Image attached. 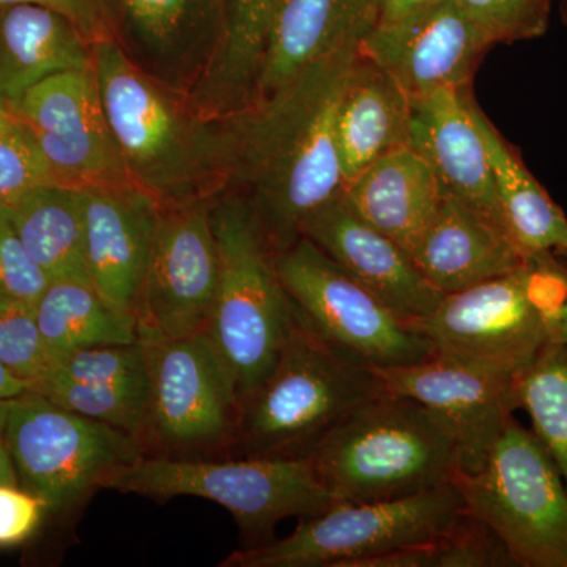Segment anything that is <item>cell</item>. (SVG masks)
Here are the masks:
<instances>
[{
    "instance_id": "25",
    "label": "cell",
    "mask_w": 567,
    "mask_h": 567,
    "mask_svg": "<svg viewBox=\"0 0 567 567\" xmlns=\"http://www.w3.org/2000/svg\"><path fill=\"white\" fill-rule=\"evenodd\" d=\"M279 3L281 0H226L218 47L188 95L204 117L224 121L251 106L265 40Z\"/></svg>"
},
{
    "instance_id": "27",
    "label": "cell",
    "mask_w": 567,
    "mask_h": 567,
    "mask_svg": "<svg viewBox=\"0 0 567 567\" xmlns=\"http://www.w3.org/2000/svg\"><path fill=\"white\" fill-rule=\"evenodd\" d=\"M33 311L47 368L85 347L140 341L136 315L104 300L87 281L52 279Z\"/></svg>"
},
{
    "instance_id": "12",
    "label": "cell",
    "mask_w": 567,
    "mask_h": 567,
    "mask_svg": "<svg viewBox=\"0 0 567 567\" xmlns=\"http://www.w3.org/2000/svg\"><path fill=\"white\" fill-rule=\"evenodd\" d=\"M293 308L317 334L374 369L420 363L434 346L308 238L275 254Z\"/></svg>"
},
{
    "instance_id": "3",
    "label": "cell",
    "mask_w": 567,
    "mask_h": 567,
    "mask_svg": "<svg viewBox=\"0 0 567 567\" xmlns=\"http://www.w3.org/2000/svg\"><path fill=\"white\" fill-rule=\"evenodd\" d=\"M386 395L375 369L295 322L270 374L240 401L235 457L311 456L324 436L365 402Z\"/></svg>"
},
{
    "instance_id": "24",
    "label": "cell",
    "mask_w": 567,
    "mask_h": 567,
    "mask_svg": "<svg viewBox=\"0 0 567 567\" xmlns=\"http://www.w3.org/2000/svg\"><path fill=\"white\" fill-rule=\"evenodd\" d=\"M347 204L412 256L445 199L427 162L410 145L395 148L347 183Z\"/></svg>"
},
{
    "instance_id": "1",
    "label": "cell",
    "mask_w": 567,
    "mask_h": 567,
    "mask_svg": "<svg viewBox=\"0 0 567 567\" xmlns=\"http://www.w3.org/2000/svg\"><path fill=\"white\" fill-rule=\"evenodd\" d=\"M360 61V44L346 48L227 118L233 153L226 192L248 200L275 252L300 238L311 213L344 193L338 114Z\"/></svg>"
},
{
    "instance_id": "44",
    "label": "cell",
    "mask_w": 567,
    "mask_h": 567,
    "mask_svg": "<svg viewBox=\"0 0 567 567\" xmlns=\"http://www.w3.org/2000/svg\"><path fill=\"white\" fill-rule=\"evenodd\" d=\"M11 399H0V436L6 432L7 420H9Z\"/></svg>"
},
{
    "instance_id": "20",
    "label": "cell",
    "mask_w": 567,
    "mask_h": 567,
    "mask_svg": "<svg viewBox=\"0 0 567 567\" xmlns=\"http://www.w3.org/2000/svg\"><path fill=\"white\" fill-rule=\"evenodd\" d=\"M300 237L409 322L434 312L445 297L421 275L412 256L360 218L342 194L305 219Z\"/></svg>"
},
{
    "instance_id": "21",
    "label": "cell",
    "mask_w": 567,
    "mask_h": 567,
    "mask_svg": "<svg viewBox=\"0 0 567 567\" xmlns=\"http://www.w3.org/2000/svg\"><path fill=\"white\" fill-rule=\"evenodd\" d=\"M375 22L374 0H281L265 40L252 104L316 62L358 47Z\"/></svg>"
},
{
    "instance_id": "17",
    "label": "cell",
    "mask_w": 567,
    "mask_h": 567,
    "mask_svg": "<svg viewBox=\"0 0 567 567\" xmlns=\"http://www.w3.org/2000/svg\"><path fill=\"white\" fill-rule=\"evenodd\" d=\"M226 0H106L126 58L174 91L193 92L221 35Z\"/></svg>"
},
{
    "instance_id": "19",
    "label": "cell",
    "mask_w": 567,
    "mask_h": 567,
    "mask_svg": "<svg viewBox=\"0 0 567 567\" xmlns=\"http://www.w3.org/2000/svg\"><path fill=\"white\" fill-rule=\"evenodd\" d=\"M80 189L89 282L111 305L134 312L162 207L133 182Z\"/></svg>"
},
{
    "instance_id": "38",
    "label": "cell",
    "mask_w": 567,
    "mask_h": 567,
    "mask_svg": "<svg viewBox=\"0 0 567 567\" xmlns=\"http://www.w3.org/2000/svg\"><path fill=\"white\" fill-rule=\"evenodd\" d=\"M47 506L21 486L0 484V548L25 543L40 527Z\"/></svg>"
},
{
    "instance_id": "41",
    "label": "cell",
    "mask_w": 567,
    "mask_h": 567,
    "mask_svg": "<svg viewBox=\"0 0 567 567\" xmlns=\"http://www.w3.org/2000/svg\"><path fill=\"white\" fill-rule=\"evenodd\" d=\"M440 2L443 0H374L377 22L385 24L399 21Z\"/></svg>"
},
{
    "instance_id": "30",
    "label": "cell",
    "mask_w": 567,
    "mask_h": 567,
    "mask_svg": "<svg viewBox=\"0 0 567 567\" xmlns=\"http://www.w3.org/2000/svg\"><path fill=\"white\" fill-rule=\"evenodd\" d=\"M516 410L532 420L567 487V344L550 341L514 377Z\"/></svg>"
},
{
    "instance_id": "15",
    "label": "cell",
    "mask_w": 567,
    "mask_h": 567,
    "mask_svg": "<svg viewBox=\"0 0 567 567\" xmlns=\"http://www.w3.org/2000/svg\"><path fill=\"white\" fill-rule=\"evenodd\" d=\"M388 395L409 398L440 413L456 434L462 472L483 466L516 412L514 377L434 353L420 363L375 369Z\"/></svg>"
},
{
    "instance_id": "7",
    "label": "cell",
    "mask_w": 567,
    "mask_h": 567,
    "mask_svg": "<svg viewBox=\"0 0 567 567\" xmlns=\"http://www.w3.org/2000/svg\"><path fill=\"white\" fill-rule=\"evenodd\" d=\"M466 513L502 540L514 566L567 567V487L535 432L511 416L476 472L457 470Z\"/></svg>"
},
{
    "instance_id": "32",
    "label": "cell",
    "mask_w": 567,
    "mask_h": 567,
    "mask_svg": "<svg viewBox=\"0 0 567 567\" xmlns=\"http://www.w3.org/2000/svg\"><path fill=\"white\" fill-rule=\"evenodd\" d=\"M514 566L502 540L466 513L443 535L371 559L363 567H498Z\"/></svg>"
},
{
    "instance_id": "35",
    "label": "cell",
    "mask_w": 567,
    "mask_h": 567,
    "mask_svg": "<svg viewBox=\"0 0 567 567\" xmlns=\"http://www.w3.org/2000/svg\"><path fill=\"white\" fill-rule=\"evenodd\" d=\"M0 361L29 383L47 371V357L41 344L33 306L0 290Z\"/></svg>"
},
{
    "instance_id": "13",
    "label": "cell",
    "mask_w": 567,
    "mask_h": 567,
    "mask_svg": "<svg viewBox=\"0 0 567 567\" xmlns=\"http://www.w3.org/2000/svg\"><path fill=\"white\" fill-rule=\"evenodd\" d=\"M215 197L162 208L134 309L140 338L175 339L207 331L219 281L212 223Z\"/></svg>"
},
{
    "instance_id": "23",
    "label": "cell",
    "mask_w": 567,
    "mask_h": 567,
    "mask_svg": "<svg viewBox=\"0 0 567 567\" xmlns=\"http://www.w3.org/2000/svg\"><path fill=\"white\" fill-rule=\"evenodd\" d=\"M92 41L59 11L32 3L0 7V110L9 114L41 81L91 69Z\"/></svg>"
},
{
    "instance_id": "31",
    "label": "cell",
    "mask_w": 567,
    "mask_h": 567,
    "mask_svg": "<svg viewBox=\"0 0 567 567\" xmlns=\"http://www.w3.org/2000/svg\"><path fill=\"white\" fill-rule=\"evenodd\" d=\"M29 390L71 412L128 432L142 442L147 423V379L117 383H78L41 375Z\"/></svg>"
},
{
    "instance_id": "26",
    "label": "cell",
    "mask_w": 567,
    "mask_h": 567,
    "mask_svg": "<svg viewBox=\"0 0 567 567\" xmlns=\"http://www.w3.org/2000/svg\"><path fill=\"white\" fill-rule=\"evenodd\" d=\"M412 99L361 55L338 114V148L346 185L377 159L409 145Z\"/></svg>"
},
{
    "instance_id": "14",
    "label": "cell",
    "mask_w": 567,
    "mask_h": 567,
    "mask_svg": "<svg viewBox=\"0 0 567 567\" xmlns=\"http://www.w3.org/2000/svg\"><path fill=\"white\" fill-rule=\"evenodd\" d=\"M9 114L31 136L55 182L73 186L132 182L93 65L41 81Z\"/></svg>"
},
{
    "instance_id": "33",
    "label": "cell",
    "mask_w": 567,
    "mask_h": 567,
    "mask_svg": "<svg viewBox=\"0 0 567 567\" xmlns=\"http://www.w3.org/2000/svg\"><path fill=\"white\" fill-rule=\"evenodd\" d=\"M43 375L78 383H117L147 379L144 342L85 347L50 365Z\"/></svg>"
},
{
    "instance_id": "11",
    "label": "cell",
    "mask_w": 567,
    "mask_h": 567,
    "mask_svg": "<svg viewBox=\"0 0 567 567\" xmlns=\"http://www.w3.org/2000/svg\"><path fill=\"white\" fill-rule=\"evenodd\" d=\"M147 352L145 453L188 457L233 450L240 399L207 331L140 338Z\"/></svg>"
},
{
    "instance_id": "5",
    "label": "cell",
    "mask_w": 567,
    "mask_h": 567,
    "mask_svg": "<svg viewBox=\"0 0 567 567\" xmlns=\"http://www.w3.org/2000/svg\"><path fill=\"white\" fill-rule=\"evenodd\" d=\"M212 223L219 281L207 334L229 368L238 399L270 374L295 322L292 300L251 205L241 194H218Z\"/></svg>"
},
{
    "instance_id": "10",
    "label": "cell",
    "mask_w": 567,
    "mask_h": 567,
    "mask_svg": "<svg viewBox=\"0 0 567 567\" xmlns=\"http://www.w3.org/2000/svg\"><path fill=\"white\" fill-rule=\"evenodd\" d=\"M550 254L461 292L413 322L435 353L516 375L551 341Z\"/></svg>"
},
{
    "instance_id": "8",
    "label": "cell",
    "mask_w": 567,
    "mask_h": 567,
    "mask_svg": "<svg viewBox=\"0 0 567 567\" xmlns=\"http://www.w3.org/2000/svg\"><path fill=\"white\" fill-rule=\"evenodd\" d=\"M18 484L54 514L69 513L147 456L140 439L28 390L10 401L3 432Z\"/></svg>"
},
{
    "instance_id": "28",
    "label": "cell",
    "mask_w": 567,
    "mask_h": 567,
    "mask_svg": "<svg viewBox=\"0 0 567 567\" xmlns=\"http://www.w3.org/2000/svg\"><path fill=\"white\" fill-rule=\"evenodd\" d=\"M475 117L494 166L507 233L522 252L533 257H567V216L529 173L509 144L475 104Z\"/></svg>"
},
{
    "instance_id": "43",
    "label": "cell",
    "mask_w": 567,
    "mask_h": 567,
    "mask_svg": "<svg viewBox=\"0 0 567 567\" xmlns=\"http://www.w3.org/2000/svg\"><path fill=\"white\" fill-rule=\"evenodd\" d=\"M0 484L20 486L17 472H14L13 461H11L9 447H7L3 436H0Z\"/></svg>"
},
{
    "instance_id": "40",
    "label": "cell",
    "mask_w": 567,
    "mask_h": 567,
    "mask_svg": "<svg viewBox=\"0 0 567 567\" xmlns=\"http://www.w3.org/2000/svg\"><path fill=\"white\" fill-rule=\"evenodd\" d=\"M554 274V300L550 308L551 341L567 344V257L550 256Z\"/></svg>"
},
{
    "instance_id": "45",
    "label": "cell",
    "mask_w": 567,
    "mask_h": 567,
    "mask_svg": "<svg viewBox=\"0 0 567 567\" xmlns=\"http://www.w3.org/2000/svg\"><path fill=\"white\" fill-rule=\"evenodd\" d=\"M14 125L13 118H11L10 114H7L6 111L0 110V132H6V130L11 128Z\"/></svg>"
},
{
    "instance_id": "2",
    "label": "cell",
    "mask_w": 567,
    "mask_h": 567,
    "mask_svg": "<svg viewBox=\"0 0 567 567\" xmlns=\"http://www.w3.org/2000/svg\"><path fill=\"white\" fill-rule=\"evenodd\" d=\"M92 58L107 122L132 182L162 208L226 192L229 121L204 117L185 93L137 69L112 37L93 41Z\"/></svg>"
},
{
    "instance_id": "4",
    "label": "cell",
    "mask_w": 567,
    "mask_h": 567,
    "mask_svg": "<svg viewBox=\"0 0 567 567\" xmlns=\"http://www.w3.org/2000/svg\"><path fill=\"white\" fill-rule=\"evenodd\" d=\"M309 458L333 503L406 498L451 483L461 468L445 417L388 394L354 409Z\"/></svg>"
},
{
    "instance_id": "36",
    "label": "cell",
    "mask_w": 567,
    "mask_h": 567,
    "mask_svg": "<svg viewBox=\"0 0 567 567\" xmlns=\"http://www.w3.org/2000/svg\"><path fill=\"white\" fill-rule=\"evenodd\" d=\"M43 183L59 182L41 158L31 136L14 122L11 128L0 132V205L11 203Z\"/></svg>"
},
{
    "instance_id": "16",
    "label": "cell",
    "mask_w": 567,
    "mask_h": 567,
    "mask_svg": "<svg viewBox=\"0 0 567 567\" xmlns=\"http://www.w3.org/2000/svg\"><path fill=\"white\" fill-rule=\"evenodd\" d=\"M492 47L456 0H443L399 21L377 22L360 52L416 99L440 89L470 87Z\"/></svg>"
},
{
    "instance_id": "46",
    "label": "cell",
    "mask_w": 567,
    "mask_h": 567,
    "mask_svg": "<svg viewBox=\"0 0 567 567\" xmlns=\"http://www.w3.org/2000/svg\"><path fill=\"white\" fill-rule=\"evenodd\" d=\"M559 13H561L563 21L567 24V0H559Z\"/></svg>"
},
{
    "instance_id": "29",
    "label": "cell",
    "mask_w": 567,
    "mask_h": 567,
    "mask_svg": "<svg viewBox=\"0 0 567 567\" xmlns=\"http://www.w3.org/2000/svg\"><path fill=\"white\" fill-rule=\"evenodd\" d=\"M14 229L51 279L87 281L80 186L43 183L6 204Z\"/></svg>"
},
{
    "instance_id": "42",
    "label": "cell",
    "mask_w": 567,
    "mask_h": 567,
    "mask_svg": "<svg viewBox=\"0 0 567 567\" xmlns=\"http://www.w3.org/2000/svg\"><path fill=\"white\" fill-rule=\"evenodd\" d=\"M29 383L13 374L6 364L0 361V399H13L29 390Z\"/></svg>"
},
{
    "instance_id": "39",
    "label": "cell",
    "mask_w": 567,
    "mask_h": 567,
    "mask_svg": "<svg viewBox=\"0 0 567 567\" xmlns=\"http://www.w3.org/2000/svg\"><path fill=\"white\" fill-rule=\"evenodd\" d=\"M17 3H32L59 11L73 21L92 43L111 37L106 0H0V7Z\"/></svg>"
},
{
    "instance_id": "22",
    "label": "cell",
    "mask_w": 567,
    "mask_h": 567,
    "mask_svg": "<svg viewBox=\"0 0 567 567\" xmlns=\"http://www.w3.org/2000/svg\"><path fill=\"white\" fill-rule=\"evenodd\" d=\"M439 292H461L529 262L509 235L446 196L412 252Z\"/></svg>"
},
{
    "instance_id": "37",
    "label": "cell",
    "mask_w": 567,
    "mask_h": 567,
    "mask_svg": "<svg viewBox=\"0 0 567 567\" xmlns=\"http://www.w3.org/2000/svg\"><path fill=\"white\" fill-rule=\"evenodd\" d=\"M50 282L22 244L6 205H0V290L22 303L35 306Z\"/></svg>"
},
{
    "instance_id": "18",
    "label": "cell",
    "mask_w": 567,
    "mask_h": 567,
    "mask_svg": "<svg viewBox=\"0 0 567 567\" xmlns=\"http://www.w3.org/2000/svg\"><path fill=\"white\" fill-rule=\"evenodd\" d=\"M475 104L470 87L412 99L409 145L432 167L446 196L509 235Z\"/></svg>"
},
{
    "instance_id": "6",
    "label": "cell",
    "mask_w": 567,
    "mask_h": 567,
    "mask_svg": "<svg viewBox=\"0 0 567 567\" xmlns=\"http://www.w3.org/2000/svg\"><path fill=\"white\" fill-rule=\"evenodd\" d=\"M122 494L166 499L197 496L226 507L249 547L274 540L276 525L287 517H309L333 505L311 458L144 456L114 477Z\"/></svg>"
},
{
    "instance_id": "9",
    "label": "cell",
    "mask_w": 567,
    "mask_h": 567,
    "mask_svg": "<svg viewBox=\"0 0 567 567\" xmlns=\"http://www.w3.org/2000/svg\"><path fill=\"white\" fill-rule=\"evenodd\" d=\"M453 481L401 499L333 503L301 517L292 535L240 548L223 567H363L371 559L443 535L464 516Z\"/></svg>"
},
{
    "instance_id": "34",
    "label": "cell",
    "mask_w": 567,
    "mask_h": 567,
    "mask_svg": "<svg viewBox=\"0 0 567 567\" xmlns=\"http://www.w3.org/2000/svg\"><path fill=\"white\" fill-rule=\"evenodd\" d=\"M494 44L537 39L548 28L554 0H456Z\"/></svg>"
}]
</instances>
